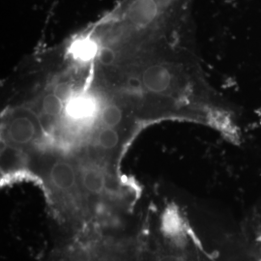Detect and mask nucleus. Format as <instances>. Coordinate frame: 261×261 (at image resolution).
<instances>
[{"mask_svg":"<svg viewBox=\"0 0 261 261\" xmlns=\"http://www.w3.org/2000/svg\"><path fill=\"white\" fill-rule=\"evenodd\" d=\"M80 172V186L84 196L86 208L87 200L89 199H103L108 198L112 200L116 196L110 187V181L105 168L99 164L88 161V164L81 166Z\"/></svg>","mask_w":261,"mask_h":261,"instance_id":"1","label":"nucleus"},{"mask_svg":"<svg viewBox=\"0 0 261 261\" xmlns=\"http://www.w3.org/2000/svg\"><path fill=\"white\" fill-rule=\"evenodd\" d=\"M36 136L35 123L24 115L14 118L6 128V139L14 146H25L32 143Z\"/></svg>","mask_w":261,"mask_h":261,"instance_id":"2","label":"nucleus"},{"mask_svg":"<svg viewBox=\"0 0 261 261\" xmlns=\"http://www.w3.org/2000/svg\"><path fill=\"white\" fill-rule=\"evenodd\" d=\"M159 0H135L128 8V20L137 28H145L154 22L160 13Z\"/></svg>","mask_w":261,"mask_h":261,"instance_id":"3","label":"nucleus"},{"mask_svg":"<svg viewBox=\"0 0 261 261\" xmlns=\"http://www.w3.org/2000/svg\"><path fill=\"white\" fill-rule=\"evenodd\" d=\"M69 106L67 111L72 118L82 119L91 115L93 112L94 106L92 101L87 97H77L69 100Z\"/></svg>","mask_w":261,"mask_h":261,"instance_id":"4","label":"nucleus"},{"mask_svg":"<svg viewBox=\"0 0 261 261\" xmlns=\"http://www.w3.org/2000/svg\"><path fill=\"white\" fill-rule=\"evenodd\" d=\"M123 119V112L117 105H109L100 114V122L103 128H117Z\"/></svg>","mask_w":261,"mask_h":261,"instance_id":"5","label":"nucleus"},{"mask_svg":"<svg viewBox=\"0 0 261 261\" xmlns=\"http://www.w3.org/2000/svg\"><path fill=\"white\" fill-rule=\"evenodd\" d=\"M42 108L46 115L57 117L63 112L64 106L63 101L56 93H47L43 99Z\"/></svg>","mask_w":261,"mask_h":261,"instance_id":"6","label":"nucleus"},{"mask_svg":"<svg viewBox=\"0 0 261 261\" xmlns=\"http://www.w3.org/2000/svg\"><path fill=\"white\" fill-rule=\"evenodd\" d=\"M98 60L99 62L103 66L112 65L113 61L115 60V54L113 49L111 47H103L98 56Z\"/></svg>","mask_w":261,"mask_h":261,"instance_id":"7","label":"nucleus"},{"mask_svg":"<svg viewBox=\"0 0 261 261\" xmlns=\"http://www.w3.org/2000/svg\"><path fill=\"white\" fill-rule=\"evenodd\" d=\"M252 243V253L254 259L256 261H261V226L257 227V230L254 231Z\"/></svg>","mask_w":261,"mask_h":261,"instance_id":"8","label":"nucleus"},{"mask_svg":"<svg viewBox=\"0 0 261 261\" xmlns=\"http://www.w3.org/2000/svg\"><path fill=\"white\" fill-rule=\"evenodd\" d=\"M63 102L71 100V95H72V88L69 84H58L55 89V92Z\"/></svg>","mask_w":261,"mask_h":261,"instance_id":"9","label":"nucleus"}]
</instances>
